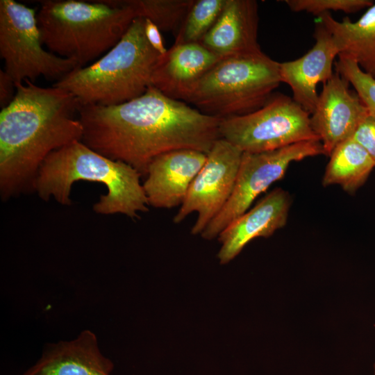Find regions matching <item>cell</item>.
Instances as JSON below:
<instances>
[{
  "label": "cell",
  "instance_id": "obj_1",
  "mask_svg": "<svg viewBox=\"0 0 375 375\" xmlns=\"http://www.w3.org/2000/svg\"><path fill=\"white\" fill-rule=\"evenodd\" d=\"M78 118L85 144L131 165L144 177L158 156L178 149L207 154L221 138L220 119L172 99L152 85L121 104L80 105Z\"/></svg>",
  "mask_w": 375,
  "mask_h": 375
},
{
  "label": "cell",
  "instance_id": "obj_2",
  "mask_svg": "<svg viewBox=\"0 0 375 375\" xmlns=\"http://www.w3.org/2000/svg\"><path fill=\"white\" fill-rule=\"evenodd\" d=\"M12 101L0 112V195L3 201L34 192L49 154L81 141L80 103L70 92L30 80L16 83Z\"/></svg>",
  "mask_w": 375,
  "mask_h": 375
},
{
  "label": "cell",
  "instance_id": "obj_3",
  "mask_svg": "<svg viewBox=\"0 0 375 375\" xmlns=\"http://www.w3.org/2000/svg\"><path fill=\"white\" fill-rule=\"evenodd\" d=\"M141 177L131 165L108 158L77 141L48 156L38 171L34 192L44 201L53 197L61 205L69 206L74 182L101 183L106 187L107 193L101 195L93 210L101 215L123 214L136 219L140 212L149 210Z\"/></svg>",
  "mask_w": 375,
  "mask_h": 375
},
{
  "label": "cell",
  "instance_id": "obj_4",
  "mask_svg": "<svg viewBox=\"0 0 375 375\" xmlns=\"http://www.w3.org/2000/svg\"><path fill=\"white\" fill-rule=\"evenodd\" d=\"M40 4L37 20L43 44L79 67L111 49L136 18L124 1L46 0Z\"/></svg>",
  "mask_w": 375,
  "mask_h": 375
},
{
  "label": "cell",
  "instance_id": "obj_5",
  "mask_svg": "<svg viewBox=\"0 0 375 375\" xmlns=\"http://www.w3.org/2000/svg\"><path fill=\"white\" fill-rule=\"evenodd\" d=\"M161 54L149 43L144 19L136 17L122 39L94 62L77 67L52 86L72 94L80 105L115 106L143 94Z\"/></svg>",
  "mask_w": 375,
  "mask_h": 375
},
{
  "label": "cell",
  "instance_id": "obj_6",
  "mask_svg": "<svg viewBox=\"0 0 375 375\" xmlns=\"http://www.w3.org/2000/svg\"><path fill=\"white\" fill-rule=\"evenodd\" d=\"M281 83L279 62L262 51L219 60L194 85L185 102L220 119L262 107Z\"/></svg>",
  "mask_w": 375,
  "mask_h": 375
},
{
  "label": "cell",
  "instance_id": "obj_7",
  "mask_svg": "<svg viewBox=\"0 0 375 375\" xmlns=\"http://www.w3.org/2000/svg\"><path fill=\"white\" fill-rule=\"evenodd\" d=\"M37 12L15 0L0 1V56L15 83L40 76L58 81L79 67L44 48Z\"/></svg>",
  "mask_w": 375,
  "mask_h": 375
},
{
  "label": "cell",
  "instance_id": "obj_8",
  "mask_svg": "<svg viewBox=\"0 0 375 375\" xmlns=\"http://www.w3.org/2000/svg\"><path fill=\"white\" fill-rule=\"evenodd\" d=\"M310 116L292 98L273 94L262 107L251 113L221 119L220 138L251 153L319 140L311 128Z\"/></svg>",
  "mask_w": 375,
  "mask_h": 375
},
{
  "label": "cell",
  "instance_id": "obj_9",
  "mask_svg": "<svg viewBox=\"0 0 375 375\" xmlns=\"http://www.w3.org/2000/svg\"><path fill=\"white\" fill-rule=\"evenodd\" d=\"M320 154H324V149L319 140L300 142L264 152H243L229 199L200 235L208 240L217 238L224 229L248 210L256 198L283 177L291 162Z\"/></svg>",
  "mask_w": 375,
  "mask_h": 375
},
{
  "label": "cell",
  "instance_id": "obj_10",
  "mask_svg": "<svg viewBox=\"0 0 375 375\" xmlns=\"http://www.w3.org/2000/svg\"><path fill=\"white\" fill-rule=\"evenodd\" d=\"M242 153L239 148L223 138L215 142L173 218L175 224L183 222L190 213L197 212V217L191 233L201 234L229 199Z\"/></svg>",
  "mask_w": 375,
  "mask_h": 375
},
{
  "label": "cell",
  "instance_id": "obj_11",
  "mask_svg": "<svg viewBox=\"0 0 375 375\" xmlns=\"http://www.w3.org/2000/svg\"><path fill=\"white\" fill-rule=\"evenodd\" d=\"M357 94L349 89V83L335 71L324 83L310 126L319 138L324 154L330 156L335 148L352 138L357 127L368 115Z\"/></svg>",
  "mask_w": 375,
  "mask_h": 375
},
{
  "label": "cell",
  "instance_id": "obj_12",
  "mask_svg": "<svg viewBox=\"0 0 375 375\" xmlns=\"http://www.w3.org/2000/svg\"><path fill=\"white\" fill-rule=\"evenodd\" d=\"M315 43L303 56L279 62L281 82L290 85L292 99L311 115L317 106L319 94L317 88L333 75L335 58L339 51L331 33L317 19L314 32Z\"/></svg>",
  "mask_w": 375,
  "mask_h": 375
},
{
  "label": "cell",
  "instance_id": "obj_13",
  "mask_svg": "<svg viewBox=\"0 0 375 375\" xmlns=\"http://www.w3.org/2000/svg\"><path fill=\"white\" fill-rule=\"evenodd\" d=\"M206 158L199 151L178 149L153 158L142 183L149 206L165 209L181 206Z\"/></svg>",
  "mask_w": 375,
  "mask_h": 375
},
{
  "label": "cell",
  "instance_id": "obj_14",
  "mask_svg": "<svg viewBox=\"0 0 375 375\" xmlns=\"http://www.w3.org/2000/svg\"><path fill=\"white\" fill-rule=\"evenodd\" d=\"M291 205L289 193L275 188L252 209L231 223L217 237L221 244L217 258L221 265L233 260L256 238H268L287 223Z\"/></svg>",
  "mask_w": 375,
  "mask_h": 375
},
{
  "label": "cell",
  "instance_id": "obj_15",
  "mask_svg": "<svg viewBox=\"0 0 375 375\" xmlns=\"http://www.w3.org/2000/svg\"><path fill=\"white\" fill-rule=\"evenodd\" d=\"M113 369L112 360L101 352L97 335L84 330L73 340L46 344L23 375H110Z\"/></svg>",
  "mask_w": 375,
  "mask_h": 375
},
{
  "label": "cell",
  "instance_id": "obj_16",
  "mask_svg": "<svg viewBox=\"0 0 375 375\" xmlns=\"http://www.w3.org/2000/svg\"><path fill=\"white\" fill-rule=\"evenodd\" d=\"M258 7L254 0H226L208 33L199 42L220 58L259 53Z\"/></svg>",
  "mask_w": 375,
  "mask_h": 375
},
{
  "label": "cell",
  "instance_id": "obj_17",
  "mask_svg": "<svg viewBox=\"0 0 375 375\" xmlns=\"http://www.w3.org/2000/svg\"><path fill=\"white\" fill-rule=\"evenodd\" d=\"M221 59L199 42L174 44L158 60L151 85L185 102L197 81Z\"/></svg>",
  "mask_w": 375,
  "mask_h": 375
},
{
  "label": "cell",
  "instance_id": "obj_18",
  "mask_svg": "<svg viewBox=\"0 0 375 375\" xmlns=\"http://www.w3.org/2000/svg\"><path fill=\"white\" fill-rule=\"evenodd\" d=\"M317 19L331 33L339 55L354 60L375 78V3L356 22L347 17L338 21L330 12Z\"/></svg>",
  "mask_w": 375,
  "mask_h": 375
},
{
  "label": "cell",
  "instance_id": "obj_19",
  "mask_svg": "<svg viewBox=\"0 0 375 375\" xmlns=\"http://www.w3.org/2000/svg\"><path fill=\"white\" fill-rule=\"evenodd\" d=\"M374 167L367 152L350 138L331 153L322 185H339L345 192L353 193L365 183Z\"/></svg>",
  "mask_w": 375,
  "mask_h": 375
},
{
  "label": "cell",
  "instance_id": "obj_20",
  "mask_svg": "<svg viewBox=\"0 0 375 375\" xmlns=\"http://www.w3.org/2000/svg\"><path fill=\"white\" fill-rule=\"evenodd\" d=\"M136 17L147 19L160 30L176 35L181 27L194 0H124Z\"/></svg>",
  "mask_w": 375,
  "mask_h": 375
},
{
  "label": "cell",
  "instance_id": "obj_21",
  "mask_svg": "<svg viewBox=\"0 0 375 375\" xmlns=\"http://www.w3.org/2000/svg\"><path fill=\"white\" fill-rule=\"evenodd\" d=\"M225 2L226 0L194 1L176 35L174 44L199 42L218 19Z\"/></svg>",
  "mask_w": 375,
  "mask_h": 375
},
{
  "label": "cell",
  "instance_id": "obj_22",
  "mask_svg": "<svg viewBox=\"0 0 375 375\" xmlns=\"http://www.w3.org/2000/svg\"><path fill=\"white\" fill-rule=\"evenodd\" d=\"M334 65L335 72L353 87L368 113L375 115V78L363 72L354 60L342 55Z\"/></svg>",
  "mask_w": 375,
  "mask_h": 375
},
{
  "label": "cell",
  "instance_id": "obj_23",
  "mask_svg": "<svg viewBox=\"0 0 375 375\" xmlns=\"http://www.w3.org/2000/svg\"><path fill=\"white\" fill-rule=\"evenodd\" d=\"M284 2L293 12L305 11L317 16L330 10L353 13L374 4L372 0H285Z\"/></svg>",
  "mask_w": 375,
  "mask_h": 375
},
{
  "label": "cell",
  "instance_id": "obj_24",
  "mask_svg": "<svg viewBox=\"0 0 375 375\" xmlns=\"http://www.w3.org/2000/svg\"><path fill=\"white\" fill-rule=\"evenodd\" d=\"M352 138L363 147L375 164V115L368 114L357 127Z\"/></svg>",
  "mask_w": 375,
  "mask_h": 375
},
{
  "label": "cell",
  "instance_id": "obj_25",
  "mask_svg": "<svg viewBox=\"0 0 375 375\" xmlns=\"http://www.w3.org/2000/svg\"><path fill=\"white\" fill-rule=\"evenodd\" d=\"M17 92L16 85L11 76L3 69L0 70V106L4 108L14 99Z\"/></svg>",
  "mask_w": 375,
  "mask_h": 375
},
{
  "label": "cell",
  "instance_id": "obj_26",
  "mask_svg": "<svg viewBox=\"0 0 375 375\" xmlns=\"http://www.w3.org/2000/svg\"><path fill=\"white\" fill-rule=\"evenodd\" d=\"M144 32L151 46L160 54H165L167 50L164 46L160 30L158 26L149 19H144Z\"/></svg>",
  "mask_w": 375,
  "mask_h": 375
},
{
  "label": "cell",
  "instance_id": "obj_27",
  "mask_svg": "<svg viewBox=\"0 0 375 375\" xmlns=\"http://www.w3.org/2000/svg\"><path fill=\"white\" fill-rule=\"evenodd\" d=\"M373 375H375V361H374V363L373 365Z\"/></svg>",
  "mask_w": 375,
  "mask_h": 375
}]
</instances>
